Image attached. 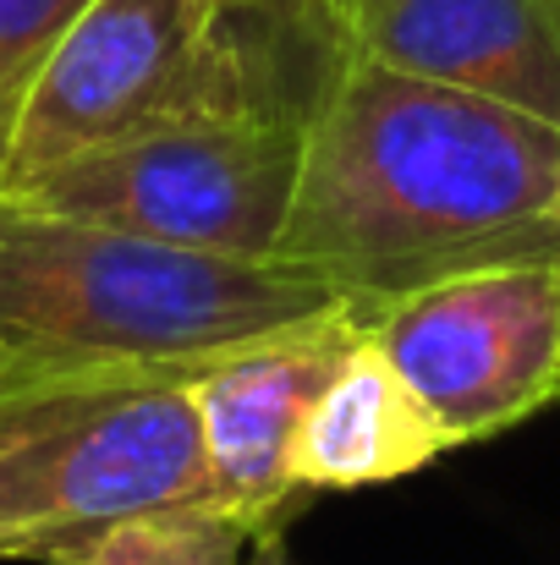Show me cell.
<instances>
[{
    "label": "cell",
    "instance_id": "obj_1",
    "mask_svg": "<svg viewBox=\"0 0 560 565\" xmlns=\"http://www.w3.org/2000/svg\"><path fill=\"white\" fill-rule=\"evenodd\" d=\"M556 198L560 127L341 50L308 110L275 258L384 302L462 264L560 258Z\"/></svg>",
    "mask_w": 560,
    "mask_h": 565
},
{
    "label": "cell",
    "instance_id": "obj_2",
    "mask_svg": "<svg viewBox=\"0 0 560 565\" xmlns=\"http://www.w3.org/2000/svg\"><path fill=\"white\" fill-rule=\"evenodd\" d=\"M373 313L379 297L308 264L198 253L0 198V379H198L247 347Z\"/></svg>",
    "mask_w": 560,
    "mask_h": 565
},
{
    "label": "cell",
    "instance_id": "obj_3",
    "mask_svg": "<svg viewBox=\"0 0 560 565\" xmlns=\"http://www.w3.org/2000/svg\"><path fill=\"white\" fill-rule=\"evenodd\" d=\"M209 489L192 379H0V561L121 516L192 505Z\"/></svg>",
    "mask_w": 560,
    "mask_h": 565
},
{
    "label": "cell",
    "instance_id": "obj_4",
    "mask_svg": "<svg viewBox=\"0 0 560 565\" xmlns=\"http://www.w3.org/2000/svg\"><path fill=\"white\" fill-rule=\"evenodd\" d=\"M303 149L308 116H187L77 154L6 198L198 253L275 258Z\"/></svg>",
    "mask_w": 560,
    "mask_h": 565
},
{
    "label": "cell",
    "instance_id": "obj_5",
    "mask_svg": "<svg viewBox=\"0 0 560 565\" xmlns=\"http://www.w3.org/2000/svg\"><path fill=\"white\" fill-rule=\"evenodd\" d=\"M369 341L451 445L560 401V258H484L379 302Z\"/></svg>",
    "mask_w": 560,
    "mask_h": 565
},
{
    "label": "cell",
    "instance_id": "obj_6",
    "mask_svg": "<svg viewBox=\"0 0 560 565\" xmlns=\"http://www.w3.org/2000/svg\"><path fill=\"white\" fill-rule=\"evenodd\" d=\"M369 335V324H319L264 347H247L209 374L192 379L198 423H203V461L209 489L198 505L247 522L258 539L281 533L292 505L308 494L292 478L297 434L336 379L341 358Z\"/></svg>",
    "mask_w": 560,
    "mask_h": 565
},
{
    "label": "cell",
    "instance_id": "obj_7",
    "mask_svg": "<svg viewBox=\"0 0 560 565\" xmlns=\"http://www.w3.org/2000/svg\"><path fill=\"white\" fill-rule=\"evenodd\" d=\"M347 55L560 127V0H336Z\"/></svg>",
    "mask_w": 560,
    "mask_h": 565
},
{
    "label": "cell",
    "instance_id": "obj_8",
    "mask_svg": "<svg viewBox=\"0 0 560 565\" xmlns=\"http://www.w3.org/2000/svg\"><path fill=\"white\" fill-rule=\"evenodd\" d=\"M451 434L429 417V406L401 384V374L384 363V352L369 335L341 358L336 379L314 401L297 450H292V478L297 489H369L395 483L440 461Z\"/></svg>",
    "mask_w": 560,
    "mask_h": 565
},
{
    "label": "cell",
    "instance_id": "obj_9",
    "mask_svg": "<svg viewBox=\"0 0 560 565\" xmlns=\"http://www.w3.org/2000/svg\"><path fill=\"white\" fill-rule=\"evenodd\" d=\"M258 550V533L236 516H220L209 505H166L144 516H121L110 527L77 533L50 544L44 565H242Z\"/></svg>",
    "mask_w": 560,
    "mask_h": 565
},
{
    "label": "cell",
    "instance_id": "obj_10",
    "mask_svg": "<svg viewBox=\"0 0 560 565\" xmlns=\"http://www.w3.org/2000/svg\"><path fill=\"white\" fill-rule=\"evenodd\" d=\"M88 0H0V99L39 66Z\"/></svg>",
    "mask_w": 560,
    "mask_h": 565
},
{
    "label": "cell",
    "instance_id": "obj_11",
    "mask_svg": "<svg viewBox=\"0 0 560 565\" xmlns=\"http://www.w3.org/2000/svg\"><path fill=\"white\" fill-rule=\"evenodd\" d=\"M253 565H286V555H281V533L258 539V561H253Z\"/></svg>",
    "mask_w": 560,
    "mask_h": 565
},
{
    "label": "cell",
    "instance_id": "obj_12",
    "mask_svg": "<svg viewBox=\"0 0 560 565\" xmlns=\"http://www.w3.org/2000/svg\"><path fill=\"white\" fill-rule=\"evenodd\" d=\"M236 6H247V0H236ZM286 6H314V11H330V22H336V0H286Z\"/></svg>",
    "mask_w": 560,
    "mask_h": 565
},
{
    "label": "cell",
    "instance_id": "obj_13",
    "mask_svg": "<svg viewBox=\"0 0 560 565\" xmlns=\"http://www.w3.org/2000/svg\"><path fill=\"white\" fill-rule=\"evenodd\" d=\"M545 225H550V236H556V247H560V198L550 203V214H545Z\"/></svg>",
    "mask_w": 560,
    "mask_h": 565
}]
</instances>
